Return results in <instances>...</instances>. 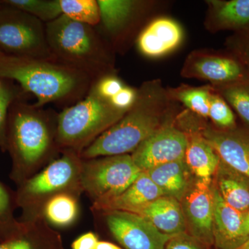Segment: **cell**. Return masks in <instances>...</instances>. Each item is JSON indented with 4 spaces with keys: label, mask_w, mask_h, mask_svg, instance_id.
<instances>
[{
    "label": "cell",
    "mask_w": 249,
    "mask_h": 249,
    "mask_svg": "<svg viewBox=\"0 0 249 249\" xmlns=\"http://www.w3.org/2000/svg\"><path fill=\"white\" fill-rule=\"evenodd\" d=\"M160 80L144 82L132 107L80 154L82 160L127 155L168 124L175 103Z\"/></svg>",
    "instance_id": "obj_1"
},
{
    "label": "cell",
    "mask_w": 249,
    "mask_h": 249,
    "mask_svg": "<svg viewBox=\"0 0 249 249\" xmlns=\"http://www.w3.org/2000/svg\"><path fill=\"white\" fill-rule=\"evenodd\" d=\"M0 78L17 82L24 93L35 96L39 107L49 103L70 107L89 93L93 83L84 73L55 60L11 56L1 52Z\"/></svg>",
    "instance_id": "obj_2"
},
{
    "label": "cell",
    "mask_w": 249,
    "mask_h": 249,
    "mask_svg": "<svg viewBox=\"0 0 249 249\" xmlns=\"http://www.w3.org/2000/svg\"><path fill=\"white\" fill-rule=\"evenodd\" d=\"M22 96L9 109L7 149L15 168L28 173L60 152L56 142L58 114L26 102Z\"/></svg>",
    "instance_id": "obj_3"
},
{
    "label": "cell",
    "mask_w": 249,
    "mask_h": 249,
    "mask_svg": "<svg viewBox=\"0 0 249 249\" xmlns=\"http://www.w3.org/2000/svg\"><path fill=\"white\" fill-rule=\"evenodd\" d=\"M45 24L54 60L84 73L93 82L116 73L115 52L96 27L72 20L64 15Z\"/></svg>",
    "instance_id": "obj_4"
},
{
    "label": "cell",
    "mask_w": 249,
    "mask_h": 249,
    "mask_svg": "<svg viewBox=\"0 0 249 249\" xmlns=\"http://www.w3.org/2000/svg\"><path fill=\"white\" fill-rule=\"evenodd\" d=\"M126 112L116 109L110 101L90 89L83 99L59 113L56 130L59 150L80 156L86 147L120 120Z\"/></svg>",
    "instance_id": "obj_5"
},
{
    "label": "cell",
    "mask_w": 249,
    "mask_h": 249,
    "mask_svg": "<svg viewBox=\"0 0 249 249\" xmlns=\"http://www.w3.org/2000/svg\"><path fill=\"white\" fill-rule=\"evenodd\" d=\"M1 2L0 52L11 56L54 60L45 23Z\"/></svg>",
    "instance_id": "obj_6"
},
{
    "label": "cell",
    "mask_w": 249,
    "mask_h": 249,
    "mask_svg": "<svg viewBox=\"0 0 249 249\" xmlns=\"http://www.w3.org/2000/svg\"><path fill=\"white\" fill-rule=\"evenodd\" d=\"M142 172L129 154L83 160L80 185L93 205L101 204L122 194Z\"/></svg>",
    "instance_id": "obj_7"
},
{
    "label": "cell",
    "mask_w": 249,
    "mask_h": 249,
    "mask_svg": "<svg viewBox=\"0 0 249 249\" xmlns=\"http://www.w3.org/2000/svg\"><path fill=\"white\" fill-rule=\"evenodd\" d=\"M82 160L75 152H62L60 158L24 182L19 192L21 204L38 209L56 195L71 194L70 191L76 188L83 191L80 185Z\"/></svg>",
    "instance_id": "obj_8"
},
{
    "label": "cell",
    "mask_w": 249,
    "mask_h": 249,
    "mask_svg": "<svg viewBox=\"0 0 249 249\" xmlns=\"http://www.w3.org/2000/svg\"><path fill=\"white\" fill-rule=\"evenodd\" d=\"M101 21L96 27L114 52L125 48L147 9L137 0H98Z\"/></svg>",
    "instance_id": "obj_9"
},
{
    "label": "cell",
    "mask_w": 249,
    "mask_h": 249,
    "mask_svg": "<svg viewBox=\"0 0 249 249\" xmlns=\"http://www.w3.org/2000/svg\"><path fill=\"white\" fill-rule=\"evenodd\" d=\"M181 75L206 80L214 88L248 81L249 70L231 53L195 52L187 58Z\"/></svg>",
    "instance_id": "obj_10"
},
{
    "label": "cell",
    "mask_w": 249,
    "mask_h": 249,
    "mask_svg": "<svg viewBox=\"0 0 249 249\" xmlns=\"http://www.w3.org/2000/svg\"><path fill=\"white\" fill-rule=\"evenodd\" d=\"M105 214L109 232L124 249H165L173 236L166 235L142 216L121 211H99Z\"/></svg>",
    "instance_id": "obj_11"
},
{
    "label": "cell",
    "mask_w": 249,
    "mask_h": 249,
    "mask_svg": "<svg viewBox=\"0 0 249 249\" xmlns=\"http://www.w3.org/2000/svg\"><path fill=\"white\" fill-rule=\"evenodd\" d=\"M188 136L173 124L157 129L131 154L134 163L142 171L184 159Z\"/></svg>",
    "instance_id": "obj_12"
},
{
    "label": "cell",
    "mask_w": 249,
    "mask_h": 249,
    "mask_svg": "<svg viewBox=\"0 0 249 249\" xmlns=\"http://www.w3.org/2000/svg\"><path fill=\"white\" fill-rule=\"evenodd\" d=\"M182 209L192 237L206 247L214 245V197L211 185L197 181L183 198Z\"/></svg>",
    "instance_id": "obj_13"
},
{
    "label": "cell",
    "mask_w": 249,
    "mask_h": 249,
    "mask_svg": "<svg viewBox=\"0 0 249 249\" xmlns=\"http://www.w3.org/2000/svg\"><path fill=\"white\" fill-rule=\"evenodd\" d=\"M223 163L249 178V127L231 129H201Z\"/></svg>",
    "instance_id": "obj_14"
},
{
    "label": "cell",
    "mask_w": 249,
    "mask_h": 249,
    "mask_svg": "<svg viewBox=\"0 0 249 249\" xmlns=\"http://www.w3.org/2000/svg\"><path fill=\"white\" fill-rule=\"evenodd\" d=\"M183 31L178 22L160 18L150 22L139 34L137 47L148 58H157L171 53L181 45Z\"/></svg>",
    "instance_id": "obj_15"
},
{
    "label": "cell",
    "mask_w": 249,
    "mask_h": 249,
    "mask_svg": "<svg viewBox=\"0 0 249 249\" xmlns=\"http://www.w3.org/2000/svg\"><path fill=\"white\" fill-rule=\"evenodd\" d=\"M212 188L214 245L217 249H235L247 240L242 232L244 213L227 204L215 187Z\"/></svg>",
    "instance_id": "obj_16"
},
{
    "label": "cell",
    "mask_w": 249,
    "mask_h": 249,
    "mask_svg": "<svg viewBox=\"0 0 249 249\" xmlns=\"http://www.w3.org/2000/svg\"><path fill=\"white\" fill-rule=\"evenodd\" d=\"M133 213L147 219L156 229L166 235H179L186 230L182 206L179 201L171 196H160Z\"/></svg>",
    "instance_id": "obj_17"
},
{
    "label": "cell",
    "mask_w": 249,
    "mask_h": 249,
    "mask_svg": "<svg viewBox=\"0 0 249 249\" xmlns=\"http://www.w3.org/2000/svg\"><path fill=\"white\" fill-rule=\"evenodd\" d=\"M164 196L145 171L121 194L109 200L93 204L97 211H121L134 213L152 201Z\"/></svg>",
    "instance_id": "obj_18"
},
{
    "label": "cell",
    "mask_w": 249,
    "mask_h": 249,
    "mask_svg": "<svg viewBox=\"0 0 249 249\" xmlns=\"http://www.w3.org/2000/svg\"><path fill=\"white\" fill-rule=\"evenodd\" d=\"M206 25L212 31L249 33V0L207 1Z\"/></svg>",
    "instance_id": "obj_19"
},
{
    "label": "cell",
    "mask_w": 249,
    "mask_h": 249,
    "mask_svg": "<svg viewBox=\"0 0 249 249\" xmlns=\"http://www.w3.org/2000/svg\"><path fill=\"white\" fill-rule=\"evenodd\" d=\"M187 134V133H186ZM184 160L197 180L211 185L221 160L213 147L199 132L188 134Z\"/></svg>",
    "instance_id": "obj_20"
},
{
    "label": "cell",
    "mask_w": 249,
    "mask_h": 249,
    "mask_svg": "<svg viewBox=\"0 0 249 249\" xmlns=\"http://www.w3.org/2000/svg\"><path fill=\"white\" fill-rule=\"evenodd\" d=\"M216 186L224 201L245 213L249 210V178L228 166L222 160L215 175Z\"/></svg>",
    "instance_id": "obj_21"
},
{
    "label": "cell",
    "mask_w": 249,
    "mask_h": 249,
    "mask_svg": "<svg viewBox=\"0 0 249 249\" xmlns=\"http://www.w3.org/2000/svg\"><path fill=\"white\" fill-rule=\"evenodd\" d=\"M184 159L145 171L165 196L182 200L188 190L189 174Z\"/></svg>",
    "instance_id": "obj_22"
},
{
    "label": "cell",
    "mask_w": 249,
    "mask_h": 249,
    "mask_svg": "<svg viewBox=\"0 0 249 249\" xmlns=\"http://www.w3.org/2000/svg\"><path fill=\"white\" fill-rule=\"evenodd\" d=\"M213 90V87L211 85L198 88L181 85L168 91L174 101L182 103L193 114L206 119L209 118L210 96Z\"/></svg>",
    "instance_id": "obj_23"
},
{
    "label": "cell",
    "mask_w": 249,
    "mask_h": 249,
    "mask_svg": "<svg viewBox=\"0 0 249 249\" xmlns=\"http://www.w3.org/2000/svg\"><path fill=\"white\" fill-rule=\"evenodd\" d=\"M46 218L58 227H67L76 220L78 214L76 198L71 193H60L50 198L43 207Z\"/></svg>",
    "instance_id": "obj_24"
},
{
    "label": "cell",
    "mask_w": 249,
    "mask_h": 249,
    "mask_svg": "<svg viewBox=\"0 0 249 249\" xmlns=\"http://www.w3.org/2000/svg\"><path fill=\"white\" fill-rule=\"evenodd\" d=\"M62 14L76 22L97 27L101 21L98 0H59Z\"/></svg>",
    "instance_id": "obj_25"
},
{
    "label": "cell",
    "mask_w": 249,
    "mask_h": 249,
    "mask_svg": "<svg viewBox=\"0 0 249 249\" xmlns=\"http://www.w3.org/2000/svg\"><path fill=\"white\" fill-rule=\"evenodd\" d=\"M1 1L31 15L45 24L55 20L62 15L59 0H4Z\"/></svg>",
    "instance_id": "obj_26"
},
{
    "label": "cell",
    "mask_w": 249,
    "mask_h": 249,
    "mask_svg": "<svg viewBox=\"0 0 249 249\" xmlns=\"http://www.w3.org/2000/svg\"><path fill=\"white\" fill-rule=\"evenodd\" d=\"M214 88L249 127V83L248 81Z\"/></svg>",
    "instance_id": "obj_27"
},
{
    "label": "cell",
    "mask_w": 249,
    "mask_h": 249,
    "mask_svg": "<svg viewBox=\"0 0 249 249\" xmlns=\"http://www.w3.org/2000/svg\"><path fill=\"white\" fill-rule=\"evenodd\" d=\"M209 118L218 129L227 130L236 127V118L232 108L214 88L210 96Z\"/></svg>",
    "instance_id": "obj_28"
},
{
    "label": "cell",
    "mask_w": 249,
    "mask_h": 249,
    "mask_svg": "<svg viewBox=\"0 0 249 249\" xmlns=\"http://www.w3.org/2000/svg\"><path fill=\"white\" fill-rule=\"evenodd\" d=\"M22 89L16 87L13 81L5 80L4 86L0 91V147L7 149V124L9 109L17 98L22 96Z\"/></svg>",
    "instance_id": "obj_29"
},
{
    "label": "cell",
    "mask_w": 249,
    "mask_h": 249,
    "mask_svg": "<svg viewBox=\"0 0 249 249\" xmlns=\"http://www.w3.org/2000/svg\"><path fill=\"white\" fill-rule=\"evenodd\" d=\"M124 85L116 73H112L95 80L90 89L98 96L109 101L124 88Z\"/></svg>",
    "instance_id": "obj_30"
},
{
    "label": "cell",
    "mask_w": 249,
    "mask_h": 249,
    "mask_svg": "<svg viewBox=\"0 0 249 249\" xmlns=\"http://www.w3.org/2000/svg\"><path fill=\"white\" fill-rule=\"evenodd\" d=\"M231 53L249 70V33H237L228 42Z\"/></svg>",
    "instance_id": "obj_31"
},
{
    "label": "cell",
    "mask_w": 249,
    "mask_h": 249,
    "mask_svg": "<svg viewBox=\"0 0 249 249\" xmlns=\"http://www.w3.org/2000/svg\"><path fill=\"white\" fill-rule=\"evenodd\" d=\"M138 89L124 85L116 96L109 100L111 104L119 110L127 111L132 107L137 97Z\"/></svg>",
    "instance_id": "obj_32"
},
{
    "label": "cell",
    "mask_w": 249,
    "mask_h": 249,
    "mask_svg": "<svg viewBox=\"0 0 249 249\" xmlns=\"http://www.w3.org/2000/svg\"><path fill=\"white\" fill-rule=\"evenodd\" d=\"M203 246L199 241L184 232L172 237L165 249H203Z\"/></svg>",
    "instance_id": "obj_33"
},
{
    "label": "cell",
    "mask_w": 249,
    "mask_h": 249,
    "mask_svg": "<svg viewBox=\"0 0 249 249\" xmlns=\"http://www.w3.org/2000/svg\"><path fill=\"white\" fill-rule=\"evenodd\" d=\"M99 242L97 235L92 232H88L78 237L72 243V249H96Z\"/></svg>",
    "instance_id": "obj_34"
},
{
    "label": "cell",
    "mask_w": 249,
    "mask_h": 249,
    "mask_svg": "<svg viewBox=\"0 0 249 249\" xmlns=\"http://www.w3.org/2000/svg\"><path fill=\"white\" fill-rule=\"evenodd\" d=\"M0 249H34L29 241L18 239L0 245Z\"/></svg>",
    "instance_id": "obj_35"
},
{
    "label": "cell",
    "mask_w": 249,
    "mask_h": 249,
    "mask_svg": "<svg viewBox=\"0 0 249 249\" xmlns=\"http://www.w3.org/2000/svg\"><path fill=\"white\" fill-rule=\"evenodd\" d=\"M10 199L9 194L0 183V217H2L9 211Z\"/></svg>",
    "instance_id": "obj_36"
},
{
    "label": "cell",
    "mask_w": 249,
    "mask_h": 249,
    "mask_svg": "<svg viewBox=\"0 0 249 249\" xmlns=\"http://www.w3.org/2000/svg\"><path fill=\"white\" fill-rule=\"evenodd\" d=\"M96 249H124L121 248L119 246L111 243V242H107V241H99L96 246Z\"/></svg>",
    "instance_id": "obj_37"
},
{
    "label": "cell",
    "mask_w": 249,
    "mask_h": 249,
    "mask_svg": "<svg viewBox=\"0 0 249 249\" xmlns=\"http://www.w3.org/2000/svg\"><path fill=\"white\" fill-rule=\"evenodd\" d=\"M242 232L246 239L249 236V210L244 213L243 225H242Z\"/></svg>",
    "instance_id": "obj_38"
},
{
    "label": "cell",
    "mask_w": 249,
    "mask_h": 249,
    "mask_svg": "<svg viewBox=\"0 0 249 249\" xmlns=\"http://www.w3.org/2000/svg\"><path fill=\"white\" fill-rule=\"evenodd\" d=\"M235 249H249V236L242 245H241L240 247H237Z\"/></svg>",
    "instance_id": "obj_39"
},
{
    "label": "cell",
    "mask_w": 249,
    "mask_h": 249,
    "mask_svg": "<svg viewBox=\"0 0 249 249\" xmlns=\"http://www.w3.org/2000/svg\"><path fill=\"white\" fill-rule=\"evenodd\" d=\"M5 80L1 79V78H0V91H1V89H2Z\"/></svg>",
    "instance_id": "obj_40"
},
{
    "label": "cell",
    "mask_w": 249,
    "mask_h": 249,
    "mask_svg": "<svg viewBox=\"0 0 249 249\" xmlns=\"http://www.w3.org/2000/svg\"><path fill=\"white\" fill-rule=\"evenodd\" d=\"M1 1H0V8H1Z\"/></svg>",
    "instance_id": "obj_41"
},
{
    "label": "cell",
    "mask_w": 249,
    "mask_h": 249,
    "mask_svg": "<svg viewBox=\"0 0 249 249\" xmlns=\"http://www.w3.org/2000/svg\"><path fill=\"white\" fill-rule=\"evenodd\" d=\"M248 83H249V78H248Z\"/></svg>",
    "instance_id": "obj_42"
}]
</instances>
